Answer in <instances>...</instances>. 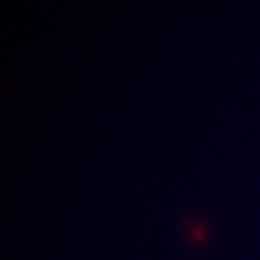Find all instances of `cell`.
<instances>
[{
	"label": "cell",
	"mask_w": 260,
	"mask_h": 260,
	"mask_svg": "<svg viewBox=\"0 0 260 260\" xmlns=\"http://www.w3.org/2000/svg\"><path fill=\"white\" fill-rule=\"evenodd\" d=\"M189 237L194 240V242L200 243L204 239V230L200 224H194L191 229H189Z\"/></svg>",
	"instance_id": "cell-1"
}]
</instances>
